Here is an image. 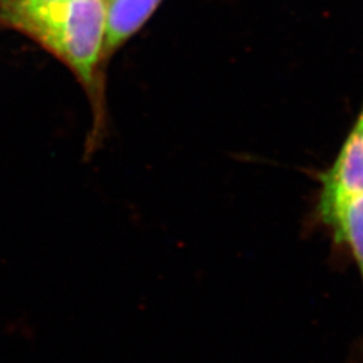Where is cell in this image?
Listing matches in <instances>:
<instances>
[{
	"label": "cell",
	"instance_id": "1",
	"mask_svg": "<svg viewBox=\"0 0 363 363\" xmlns=\"http://www.w3.org/2000/svg\"><path fill=\"white\" fill-rule=\"evenodd\" d=\"M106 0H0V27L26 35L64 62L93 112L89 151L105 127Z\"/></svg>",
	"mask_w": 363,
	"mask_h": 363
},
{
	"label": "cell",
	"instance_id": "2",
	"mask_svg": "<svg viewBox=\"0 0 363 363\" xmlns=\"http://www.w3.org/2000/svg\"><path fill=\"white\" fill-rule=\"evenodd\" d=\"M316 216L325 226L343 205L363 196V104L331 166L319 175Z\"/></svg>",
	"mask_w": 363,
	"mask_h": 363
},
{
	"label": "cell",
	"instance_id": "3",
	"mask_svg": "<svg viewBox=\"0 0 363 363\" xmlns=\"http://www.w3.org/2000/svg\"><path fill=\"white\" fill-rule=\"evenodd\" d=\"M162 0H106L105 64L155 13Z\"/></svg>",
	"mask_w": 363,
	"mask_h": 363
},
{
	"label": "cell",
	"instance_id": "4",
	"mask_svg": "<svg viewBox=\"0 0 363 363\" xmlns=\"http://www.w3.org/2000/svg\"><path fill=\"white\" fill-rule=\"evenodd\" d=\"M328 229L337 245L349 250L363 284V196L343 205ZM352 363H363V337L354 349Z\"/></svg>",
	"mask_w": 363,
	"mask_h": 363
}]
</instances>
